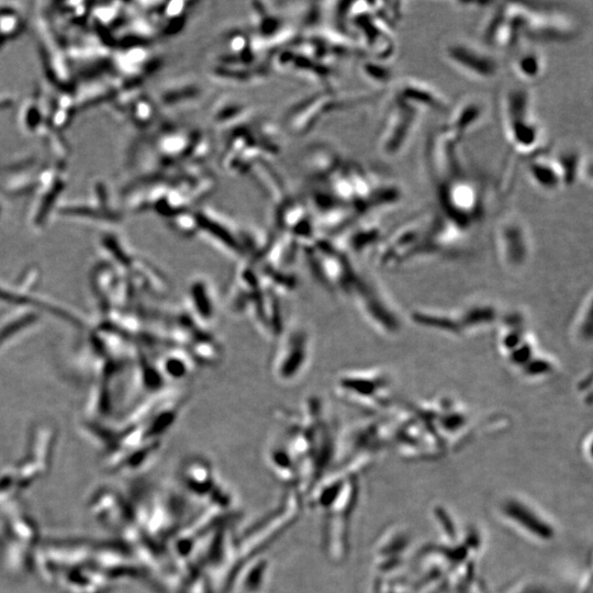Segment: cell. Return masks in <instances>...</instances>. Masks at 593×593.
Returning <instances> with one entry per match:
<instances>
[{
  "instance_id": "obj_22",
  "label": "cell",
  "mask_w": 593,
  "mask_h": 593,
  "mask_svg": "<svg viewBox=\"0 0 593 593\" xmlns=\"http://www.w3.org/2000/svg\"><path fill=\"white\" fill-rule=\"evenodd\" d=\"M577 394L581 399V401L586 404L591 405L592 402V374L589 370L588 372H583L582 376L579 377L577 381Z\"/></svg>"
},
{
  "instance_id": "obj_12",
  "label": "cell",
  "mask_w": 593,
  "mask_h": 593,
  "mask_svg": "<svg viewBox=\"0 0 593 593\" xmlns=\"http://www.w3.org/2000/svg\"><path fill=\"white\" fill-rule=\"evenodd\" d=\"M187 314L202 329L209 331L217 322L219 301L212 281L203 276L192 277L186 287Z\"/></svg>"
},
{
  "instance_id": "obj_11",
  "label": "cell",
  "mask_w": 593,
  "mask_h": 593,
  "mask_svg": "<svg viewBox=\"0 0 593 593\" xmlns=\"http://www.w3.org/2000/svg\"><path fill=\"white\" fill-rule=\"evenodd\" d=\"M497 513L504 524L532 541L547 544L555 538L551 522L521 497H504L497 505Z\"/></svg>"
},
{
  "instance_id": "obj_23",
  "label": "cell",
  "mask_w": 593,
  "mask_h": 593,
  "mask_svg": "<svg viewBox=\"0 0 593 593\" xmlns=\"http://www.w3.org/2000/svg\"><path fill=\"white\" fill-rule=\"evenodd\" d=\"M581 450L589 463L592 462V432L589 430L581 443Z\"/></svg>"
},
{
  "instance_id": "obj_14",
  "label": "cell",
  "mask_w": 593,
  "mask_h": 593,
  "mask_svg": "<svg viewBox=\"0 0 593 593\" xmlns=\"http://www.w3.org/2000/svg\"><path fill=\"white\" fill-rule=\"evenodd\" d=\"M488 113L486 102L479 96H468L462 98L450 110L449 115L443 125L452 134L466 138L477 130L484 121Z\"/></svg>"
},
{
  "instance_id": "obj_4",
  "label": "cell",
  "mask_w": 593,
  "mask_h": 593,
  "mask_svg": "<svg viewBox=\"0 0 593 593\" xmlns=\"http://www.w3.org/2000/svg\"><path fill=\"white\" fill-rule=\"evenodd\" d=\"M333 390L343 402L370 416L384 415L395 407V381L382 366L351 368L337 372Z\"/></svg>"
},
{
  "instance_id": "obj_18",
  "label": "cell",
  "mask_w": 593,
  "mask_h": 593,
  "mask_svg": "<svg viewBox=\"0 0 593 593\" xmlns=\"http://www.w3.org/2000/svg\"><path fill=\"white\" fill-rule=\"evenodd\" d=\"M592 290L583 295L569 323V337L579 346L590 345L592 342Z\"/></svg>"
},
{
  "instance_id": "obj_19",
  "label": "cell",
  "mask_w": 593,
  "mask_h": 593,
  "mask_svg": "<svg viewBox=\"0 0 593 593\" xmlns=\"http://www.w3.org/2000/svg\"><path fill=\"white\" fill-rule=\"evenodd\" d=\"M585 155L584 152L574 146H564L552 154L562 172L566 187H571L579 181Z\"/></svg>"
},
{
  "instance_id": "obj_1",
  "label": "cell",
  "mask_w": 593,
  "mask_h": 593,
  "mask_svg": "<svg viewBox=\"0 0 593 593\" xmlns=\"http://www.w3.org/2000/svg\"><path fill=\"white\" fill-rule=\"evenodd\" d=\"M503 312L488 299H477L454 306H418L410 318L416 326L444 336L470 339L494 331Z\"/></svg>"
},
{
  "instance_id": "obj_2",
  "label": "cell",
  "mask_w": 593,
  "mask_h": 593,
  "mask_svg": "<svg viewBox=\"0 0 593 593\" xmlns=\"http://www.w3.org/2000/svg\"><path fill=\"white\" fill-rule=\"evenodd\" d=\"M504 137L517 158L528 159L545 153V132L534 111L530 89L522 83L504 87L499 99Z\"/></svg>"
},
{
  "instance_id": "obj_9",
  "label": "cell",
  "mask_w": 593,
  "mask_h": 593,
  "mask_svg": "<svg viewBox=\"0 0 593 593\" xmlns=\"http://www.w3.org/2000/svg\"><path fill=\"white\" fill-rule=\"evenodd\" d=\"M440 54L448 67L478 82L494 80L502 69L501 60L494 51L467 38L455 37L446 41Z\"/></svg>"
},
{
  "instance_id": "obj_16",
  "label": "cell",
  "mask_w": 593,
  "mask_h": 593,
  "mask_svg": "<svg viewBox=\"0 0 593 593\" xmlns=\"http://www.w3.org/2000/svg\"><path fill=\"white\" fill-rule=\"evenodd\" d=\"M526 172L532 184L542 193H557L566 187L556 159L547 152L526 159Z\"/></svg>"
},
{
  "instance_id": "obj_6",
  "label": "cell",
  "mask_w": 593,
  "mask_h": 593,
  "mask_svg": "<svg viewBox=\"0 0 593 593\" xmlns=\"http://www.w3.org/2000/svg\"><path fill=\"white\" fill-rule=\"evenodd\" d=\"M433 209L425 210L384 235L376 249V260L381 268L396 269L427 257V236Z\"/></svg>"
},
{
  "instance_id": "obj_20",
  "label": "cell",
  "mask_w": 593,
  "mask_h": 593,
  "mask_svg": "<svg viewBox=\"0 0 593 593\" xmlns=\"http://www.w3.org/2000/svg\"><path fill=\"white\" fill-rule=\"evenodd\" d=\"M195 365L194 359L184 349L169 351L163 359L161 371L170 379L181 380L189 377Z\"/></svg>"
},
{
  "instance_id": "obj_3",
  "label": "cell",
  "mask_w": 593,
  "mask_h": 593,
  "mask_svg": "<svg viewBox=\"0 0 593 593\" xmlns=\"http://www.w3.org/2000/svg\"><path fill=\"white\" fill-rule=\"evenodd\" d=\"M411 403L436 434L446 452L467 444L481 427L484 430L489 428L488 417L481 419L470 405L450 394Z\"/></svg>"
},
{
  "instance_id": "obj_8",
  "label": "cell",
  "mask_w": 593,
  "mask_h": 593,
  "mask_svg": "<svg viewBox=\"0 0 593 593\" xmlns=\"http://www.w3.org/2000/svg\"><path fill=\"white\" fill-rule=\"evenodd\" d=\"M493 247L499 265L507 272L524 270L532 259L533 238L528 224L521 214H502L493 226Z\"/></svg>"
},
{
  "instance_id": "obj_7",
  "label": "cell",
  "mask_w": 593,
  "mask_h": 593,
  "mask_svg": "<svg viewBox=\"0 0 593 593\" xmlns=\"http://www.w3.org/2000/svg\"><path fill=\"white\" fill-rule=\"evenodd\" d=\"M276 342L270 360L271 376L279 384H294L306 374L312 363V331L303 322L290 321Z\"/></svg>"
},
{
  "instance_id": "obj_5",
  "label": "cell",
  "mask_w": 593,
  "mask_h": 593,
  "mask_svg": "<svg viewBox=\"0 0 593 593\" xmlns=\"http://www.w3.org/2000/svg\"><path fill=\"white\" fill-rule=\"evenodd\" d=\"M496 353L506 367L529 383H539L556 377L559 359L546 350L529 325L503 337Z\"/></svg>"
},
{
  "instance_id": "obj_21",
  "label": "cell",
  "mask_w": 593,
  "mask_h": 593,
  "mask_svg": "<svg viewBox=\"0 0 593 593\" xmlns=\"http://www.w3.org/2000/svg\"><path fill=\"white\" fill-rule=\"evenodd\" d=\"M369 79L378 85L385 86L393 78V66L387 60L377 59L369 63L366 68Z\"/></svg>"
},
{
  "instance_id": "obj_13",
  "label": "cell",
  "mask_w": 593,
  "mask_h": 593,
  "mask_svg": "<svg viewBox=\"0 0 593 593\" xmlns=\"http://www.w3.org/2000/svg\"><path fill=\"white\" fill-rule=\"evenodd\" d=\"M393 96L417 108L423 113L449 110L446 97L433 85L417 78L401 80Z\"/></svg>"
},
{
  "instance_id": "obj_15",
  "label": "cell",
  "mask_w": 593,
  "mask_h": 593,
  "mask_svg": "<svg viewBox=\"0 0 593 593\" xmlns=\"http://www.w3.org/2000/svg\"><path fill=\"white\" fill-rule=\"evenodd\" d=\"M510 67L518 83L527 86L544 77L546 56L537 44L526 43L514 49Z\"/></svg>"
},
{
  "instance_id": "obj_17",
  "label": "cell",
  "mask_w": 593,
  "mask_h": 593,
  "mask_svg": "<svg viewBox=\"0 0 593 593\" xmlns=\"http://www.w3.org/2000/svg\"><path fill=\"white\" fill-rule=\"evenodd\" d=\"M181 473L184 484L197 494H206L216 482L211 463L199 456L188 458Z\"/></svg>"
},
{
  "instance_id": "obj_10",
  "label": "cell",
  "mask_w": 593,
  "mask_h": 593,
  "mask_svg": "<svg viewBox=\"0 0 593 593\" xmlns=\"http://www.w3.org/2000/svg\"><path fill=\"white\" fill-rule=\"evenodd\" d=\"M422 111L393 96L378 139L380 154L394 159L407 147L421 122Z\"/></svg>"
}]
</instances>
